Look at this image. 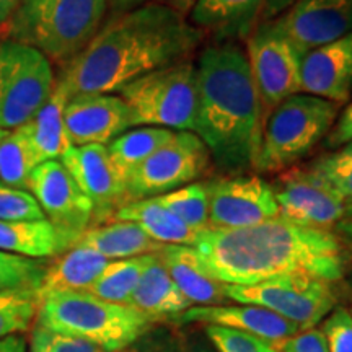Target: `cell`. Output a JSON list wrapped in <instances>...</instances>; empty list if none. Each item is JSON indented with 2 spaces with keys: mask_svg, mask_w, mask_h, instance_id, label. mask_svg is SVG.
<instances>
[{
  "mask_svg": "<svg viewBox=\"0 0 352 352\" xmlns=\"http://www.w3.org/2000/svg\"><path fill=\"white\" fill-rule=\"evenodd\" d=\"M202 33L173 8L145 3L101 26L57 82L69 98L120 91L145 74L186 59L201 44Z\"/></svg>",
  "mask_w": 352,
  "mask_h": 352,
  "instance_id": "cell-1",
  "label": "cell"
},
{
  "mask_svg": "<svg viewBox=\"0 0 352 352\" xmlns=\"http://www.w3.org/2000/svg\"><path fill=\"white\" fill-rule=\"evenodd\" d=\"M195 248L210 274L227 285H253L294 272L334 283L346 271V250L336 233L280 217L245 228L209 227Z\"/></svg>",
  "mask_w": 352,
  "mask_h": 352,
  "instance_id": "cell-2",
  "label": "cell"
},
{
  "mask_svg": "<svg viewBox=\"0 0 352 352\" xmlns=\"http://www.w3.org/2000/svg\"><path fill=\"white\" fill-rule=\"evenodd\" d=\"M199 103L195 134L227 175L256 168L264 118L248 57L235 43L206 47L199 56Z\"/></svg>",
  "mask_w": 352,
  "mask_h": 352,
  "instance_id": "cell-3",
  "label": "cell"
},
{
  "mask_svg": "<svg viewBox=\"0 0 352 352\" xmlns=\"http://www.w3.org/2000/svg\"><path fill=\"white\" fill-rule=\"evenodd\" d=\"M107 0H20L8 19L12 41L54 63H70L101 28Z\"/></svg>",
  "mask_w": 352,
  "mask_h": 352,
  "instance_id": "cell-4",
  "label": "cell"
},
{
  "mask_svg": "<svg viewBox=\"0 0 352 352\" xmlns=\"http://www.w3.org/2000/svg\"><path fill=\"white\" fill-rule=\"evenodd\" d=\"M36 324L80 338L103 352H122L155 323L131 305L101 300L85 290H63L41 297Z\"/></svg>",
  "mask_w": 352,
  "mask_h": 352,
  "instance_id": "cell-5",
  "label": "cell"
},
{
  "mask_svg": "<svg viewBox=\"0 0 352 352\" xmlns=\"http://www.w3.org/2000/svg\"><path fill=\"white\" fill-rule=\"evenodd\" d=\"M340 104L318 96L297 94L272 109L263 127V142L256 168H287L311 151L336 120Z\"/></svg>",
  "mask_w": 352,
  "mask_h": 352,
  "instance_id": "cell-6",
  "label": "cell"
},
{
  "mask_svg": "<svg viewBox=\"0 0 352 352\" xmlns=\"http://www.w3.org/2000/svg\"><path fill=\"white\" fill-rule=\"evenodd\" d=\"M134 126L195 132L199 103L197 72L191 63H178L135 78L120 90Z\"/></svg>",
  "mask_w": 352,
  "mask_h": 352,
  "instance_id": "cell-7",
  "label": "cell"
},
{
  "mask_svg": "<svg viewBox=\"0 0 352 352\" xmlns=\"http://www.w3.org/2000/svg\"><path fill=\"white\" fill-rule=\"evenodd\" d=\"M54 87L46 56L12 39L0 43V129L12 131L28 122Z\"/></svg>",
  "mask_w": 352,
  "mask_h": 352,
  "instance_id": "cell-8",
  "label": "cell"
},
{
  "mask_svg": "<svg viewBox=\"0 0 352 352\" xmlns=\"http://www.w3.org/2000/svg\"><path fill=\"white\" fill-rule=\"evenodd\" d=\"M228 300L258 305L296 323L300 331L315 328L336 307L331 283L316 276L294 272L253 285H227Z\"/></svg>",
  "mask_w": 352,
  "mask_h": 352,
  "instance_id": "cell-9",
  "label": "cell"
},
{
  "mask_svg": "<svg viewBox=\"0 0 352 352\" xmlns=\"http://www.w3.org/2000/svg\"><path fill=\"white\" fill-rule=\"evenodd\" d=\"M250 69L256 85L263 118L289 96L302 94V54L290 44L272 20L264 21L248 36Z\"/></svg>",
  "mask_w": 352,
  "mask_h": 352,
  "instance_id": "cell-10",
  "label": "cell"
},
{
  "mask_svg": "<svg viewBox=\"0 0 352 352\" xmlns=\"http://www.w3.org/2000/svg\"><path fill=\"white\" fill-rule=\"evenodd\" d=\"M209 158L208 147L195 132H176L126 179L127 204L186 186L208 170Z\"/></svg>",
  "mask_w": 352,
  "mask_h": 352,
  "instance_id": "cell-11",
  "label": "cell"
},
{
  "mask_svg": "<svg viewBox=\"0 0 352 352\" xmlns=\"http://www.w3.org/2000/svg\"><path fill=\"white\" fill-rule=\"evenodd\" d=\"M28 191L60 235L65 250L76 246L94 226V206L60 160L38 165L30 175Z\"/></svg>",
  "mask_w": 352,
  "mask_h": 352,
  "instance_id": "cell-12",
  "label": "cell"
},
{
  "mask_svg": "<svg viewBox=\"0 0 352 352\" xmlns=\"http://www.w3.org/2000/svg\"><path fill=\"white\" fill-rule=\"evenodd\" d=\"M209 227L245 228L279 217L274 188L258 176H232L206 183Z\"/></svg>",
  "mask_w": 352,
  "mask_h": 352,
  "instance_id": "cell-13",
  "label": "cell"
},
{
  "mask_svg": "<svg viewBox=\"0 0 352 352\" xmlns=\"http://www.w3.org/2000/svg\"><path fill=\"white\" fill-rule=\"evenodd\" d=\"M279 217L303 227L328 228L342 217L347 202L310 168L290 170L274 188Z\"/></svg>",
  "mask_w": 352,
  "mask_h": 352,
  "instance_id": "cell-14",
  "label": "cell"
},
{
  "mask_svg": "<svg viewBox=\"0 0 352 352\" xmlns=\"http://www.w3.org/2000/svg\"><path fill=\"white\" fill-rule=\"evenodd\" d=\"M60 162L94 206V226L113 217L127 204L126 182L114 166L107 145L70 147Z\"/></svg>",
  "mask_w": 352,
  "mask_h": 352,
  "instance_id": "cell-15",
  "label": "cell"
},
{
  "mask_svg": "<svg viewBox=\"0 0 352 352\" xmlns=\"http://www.w3.org/2000/svg\"><path fill=\"white\" fill-rule=\"evenodd\" d=\"M272 23L303 56L352 33V0H294Z\"/></svg>",
  "mask_w": 352,
  "mask_h": 352,
  "instance_id": "cell-16",
  "label": "cell"
},
{
  "mask_svg": "<svg viewBox=\"0 0 352 352\" xmlns=\"http://www.w3.org/2000/svg\"><path fill=\"white\" fill-rule=\"evenodd\" d=\"M64 122L74 147L107 145L134 126L126 101L111 94H87L69 98Z\"/></svg>",
  "mask_w": 352,
  "mask_h": 352,
  "instance_id": "cell-17",
  "label": "cell"
},
{
  "mask_svg": "<svg viewBox=\"0 0 352 352\" xmlns=\"http://www.w3.org/2000/svg\"><path fill=\"white\" fill-rule=\"evenodd\" d=\"M302 91L341 104L352 96V33L308 51L300 64Z\"/></svg>",
  "mask_w": 352,
  "mask_h": 352,
  "instance_id": "cell-18",
  "label": "cell"
},
{
  "mask_svg": "<svg viewBox=\"0 0 352 352\" xmlns=\"http://www.w3.org/2000/svg\"><path fill=\"white\" fill-rule=\"evenodd\" d=\"M294 0H199L192 8V25L219 39L248 38L264 21Z\"/></svg>",
  "mask_w": 352,
  "mask_h": 352,
  "instance_id": "cell-19",
  "label": "cell"
},
{
  "mask_svg": "<svg viewBox=\"0 0 352 352\" xmlns=\"http://www.w3.org/2000/svg\"><path fill=\"white\" fill-rule=\"evenodd\" d=\"M173 324L202 323L219 324L241 331L252 333L254 336L277 344L287 341L300 331L292 321L283 318L274 311L258 305H196L188 308L182 315L170 320Z\"/></svg>",
  "mask_w": 352,
  "mask_h": 352,
  "instance_id": "cell-20",
  "label": "cell"
},
{
  "mask_svg": "<svg viewBox=\"0 0 352 352\" xmlns=\"http://www.w3.org/2000/svg\"><path fill=\"white\" fill-rule=\"evenodd\" d=\"M166 271L182 294L195 305H222L228 300L226 284L219 283L201 261L195 246L164 245L158 250Z\"/></svg>",
  "mask_w": 352,
  "mask_h": 352,
  "instance_id": "cell-21",
  "label": "cell"
},
{
  "mask_svg": "<svg viewBox=\"0 0 352 352\" xmlns=\"http://www.w3.org/2000/svg\"><path fill=\"white\" fill-rule=\"evenodd\" d=\"M127 305L147 316L152 323H157L173 320L191 308L192 303L173 283L158 253H153Z\"/></svg>",
  "mask_w": 352,
  "mask_h": 352,
  "instance_id": "cell-22",
  "label": "cell"
},
{
  "mask_svg": "<svg viewBox=\"0 0 352 352\" xmlns=\"http://www.w3.org/2000/svg\"><path fill=\"white\" fill-rule=\"evenodd\" d=\"M67 101L69 96L65 90L59 82H56L54 90L46 103L32 120L20 126L28 139L38 165L50 160H60V157L74 147L64 122V109Z\"/></svg>",
  "mask_w": 352,
  "mask_h": 352,
  "instance_id": "cell-23",
  "label": "cell"
},
{
  "mask_svg": "<svg viewBox=\"0 0 352 352\" xmlns=\"http://www.w3.org/2000/svg\"><path fill=\"white\" fill-rule=\"evenodd\" d=\"M109 259L87 246L76 245L47 266L41 284L38 287V297L63 290H87L98 279Z\"/></svg>",
  "mask_w": 352,
  "mask_h": 352,
  "instance_id": "cell-24",
  "label": "cell"
},
{
  "mask_svg": "<svg viewBox=\"0 0 352 352\" xmlns=\"http://www.w3.org/2000/svg\"><path fill=\"white\" fill-rule=\"evenodd\" d=\"M114 220L134 222L160 245L195 246L199 233L191 230L157 197L139 199L122 206L113 215Z\"/></svg>",
  "mask_w": 352,
  "mask_h": 352,
  "instance_id": "cell-25",
  "label": "cell"
},
{
  "mask_svg": "<svg viewBox=\"0 0 352 352\" xmlns=\"http://www.w3.org/2000/svg\"><path fill=\"white\" fill-rule=\"evenodd\" d=\"M76 245L87 246L108 259L144 256L157 253L164 246L152 240L138 223L126 220H114L107 226L88 228Z\"/></svg>",
  "mask_w": 352,
  "mask_h": 352,
  "instance_id": "cell-26",
  "label": "cell"
},
{
  "mask_svg": "<svg viewBox=\"0 0 352 352\" xmlns=\"http://www.w3.org/2000/svg\"><path fill=\"white\" fill-rule=\"evenodd\" d=\"M0 252L46 259L65 253V245L50 220H0Z\"/></svg>",
  "mask_w": 352,
  "mask_h": 352,
  "instance_id": "cell-27",
  "label": "cell"
},
{
  "mask_svg": "<svg viewBox=\"0 0 352 352\" xmlns=\"http://www.w3.org/2000/svg\"><path fill=\"white\" fill-rule=\"evenodd\" d=\"M175 134L176 131L152 126L126 131L108 144L109 157L126 182L148 157L168 144Z\"/></svg>",
  "mask_w": 352,
  "mask_h": 352,
  "instance_id": "cell-28",
  "label": "cell"
},
{
  "mask_svg": "<svg viewBox=\"0 0 352 352\" xmlns=\"http://www.w3.org/2000/svg\"><path fill=\"white\" fill-rule=\"evenodd\" d=\"M152 254L153 253L109 261L98 279L85 292L101 298V300L127 305L135 287H138L140 276H142L147 264L151 263Z\"/></svg>",
  "mask_w": 352,
  "mask_h": 352,
  "instance_id": "cell-29",
  "label": "cell"
},
{
  "mask_svg": "<svg viewBox=\"0 0 352 352\" xmlns=\"http://www.w3.org/2000/svg\"><path fill=\"white\" fill-rule=\"evenodd\" d=\"M38 164L21 127L7 131L0 140V184L28 189V179Z\"/></svg>",
  "mask_w": 352,
  "mask_h": 352,
  "instance_id": "cell-30",
  "label": "cell"
},
{
  "mask_svg": "<svg viewBox=\"0 0 352 352\" xmlns=\"http://www.w3.org/2000/svg\"><path fill=\"white\" fill-rule=\"evenodd\" d=\"M155 197L191 230L201 233L209 228V196L206 183L186 184Z\"/></svg>",
  "mask_w": 352,
  "mask_h": 352,
  "instance_id": "cell-31",
  "label": "cell"
},
{
  "mask_svg": "<svg viewBox=\"0 0 352 352\" xmlns=\"http://www.w3.org/2000/svg\"><path fill=\"white\" fill-rule=\"evenodd\" d=\"M38 308L39 297L34 289L0 292V340L28 331L36 320Z\"/></svg>",
  "mask_w": 352,
  "mask_h": 352,
  "instance_id": "cell-32",
  "label": "cell"
},
{
  "mask_svg": "<svg viewBox=\"0 0 352 352\" xmlns=\"http://www.w3.org/2000/svg\"><path fill=\"white\" fill-rule=\"evenodd\" d=\"M50 263L0 252V292L3 290H38Z\"/></svg>",
  "mask_w": 352,
  "mask_h": 352,
  "instance_id": "cell-33",
  "label": "cell"
},
{
  "mask_svg": "<svg viewBox=\"0 0 352 352\" xmlns=\"http://www.w3.org/2000/svg\"><path fill=\"white\" fill-rule=\"evenodd\" d=\"M308 168L320 175L347 204L352 202V142L316 158Z\"/></svg>",
  "mask_w": 352,
  "mask_h": 352,
  "instance_id": "cell-34",
  "label": "cell"
},
{
  "mask_svg": "<svg viewBox=\"0 0 352 352\" xmlns=\"http://www.w3.org/2000/svg\"><path fill=\"white\" fill-rule=\"evenodd\" d=\"M204 334L217 352H277L272 342L241 329L206 324Z\"/></svg>",
  "mask_w": 352,
  "mask_h": 352,
  "instance_id": "cell-35",
  "label": "cell"
},
{
  "mask_svg": "<svg viewBox=\"0 0 352 352\" xmlns=\"http://www.w3.org/2000/svg\"><path fill=\"white\" fill-rule=\"evenodd\" d=\"M28 352H103L98 346L80 338L52 331L36 324L28 341Z\"/></svg>",
  "mask_w": 352,
  "mask_h": 352,
  "instance_id": "cell-36",
  "label": "cell"
},
{
  "mask_svg": "<svg viewBox=\"0 0 352 352\" xmlns=\"http://www.w3.org/2000/svg\"><path fill=\"white\" fill-rule=\"evenodd\" d=\"M38 201L30 191L0 184V220H44Z\"/></svg>",
  "mask_w": 352,
  "mask_h": 352,
  "instance_id": "cell-37",
  "label": "cell"
},
{
  "mask_svg": "<svg viewBox=\"0 0 352 352\" xmlns=\"http://www.w3.org/2000/svg\"><path fill=\"white\" fill-rule=\"evenodd\" d=\"M329 352H352V314L344 307L333 308L321 328Z\"/></svg>",
  "mask_w": 352,
  "mask_h": 352,
  "instance_id": "cell-38",
  "label": "cell"
},
{
  "mask_svg": "<svg viewBox=\"0 0 352 352\" xmlns=\"http://www.w3.org/2000/svg\"><path fill=\"white\" fill-rule=\"evenodd\" d=\"M126 352H184L182 338L168 327H153L144 333Z\"/></svg>",
  "mask_w": 352,
  "mask_h": 352,
  "instance_id": "cell-39",
  "label": "cell"
},
{
  "mask_svg": "<svg viewBox=\"0 0 352 352\" xmlns=\"http://www.w3.org/2000/svg\"><path fill=\"white\" fill-rule=\"evenodd\" d=\"M283 352H329V349L321 329L310 328L284 341Z\"/></svg>",
  "mask_w": 352,
  "mask_h": 352,
  "instance_id": "cell-40",
  "label": "cell"
},
{
  "mask_svg": "<svg viewBox=\"0 0 352 352\" xmlns=\"http://www.w3.org/2000/svg\"><path fill=\"white\" fill-rule=\"evenodd\" d=\"M349 142H352V103L342 111L340 120L336 124H333L327 138V145L329 148L341 147Z\"/></svg>",
  "mask_w": 352,
  "mask_h": 352,
  "instance_id": "cell-41",
  "label": "cell"
},
{
  "mask_svg": "<svg viewBox=\"0 0 352 352\" xmlns=\"http://www.w3.org/2000/svg\"><path fill=\"white\" fill-rule=\"evenodd\" d=\"M334 233L344 246L346 253H349L352 256V202L346 206L344 214L334 226Z\"/></svg>",
  "mask_w": 352,
  "mask_h": 352,
  "instance_id": "cell-42",
  "label": "cell"
},
{
  "mask_svg": "<svg viewBox=\"0 0 352 352\" xmlns=\"http://www.w3.org/2000/svg\"><path fill=\"white\" fill-rule=\"evenodd\" d=\"M183 349L184 352H217V349L209 341L206 334L201 333H189L188 336H183Z\"/></svg>",
  "mask_w": 352,
  "mask_h": 352,
  "instance_id": "cell-43",
  "label": "cell"
},
{
  "mask_svg": "<svg viewBox=\"0 0 352 352\" xmlns=\"http://www.w3.org/2000/svg\"><path fill=\"white\" fill-rule=\"evenodd\" d=\"M0 352H28V341L23 334H13L0 340Z\"/></svg>",
  "mask_w": 352,
  "mask_h": 352,
  "instance_id": "cell-44",
  "label": "cell"
},
{
  "mask_svg": "<svg viewBox=\"0 0 352 352\" xmlns=\"http://www.w3.org/2000/svg\"><path fill=\"white\" fill-rule=\"evenodd\" d=\"M199 0H158V3H164V6L173 8L175 12L182 13L183 16H186L188 13H191L196 3Z\"/></svg>",
  "mask_w": 352,
  "mask_h": 352,
  "instance_id": "cell-45",
  "label": "cell"
},
{
  "mask_svg": "<svg viewBox=\"0 0 352 352\" xmlns=\"http://www.w3.org/2000/svg\"><path fill=\"white\" fill-rule=\"evenodd\" d=\"M107 2H109V6H111L114 10L122 13V12H129L138 7L145 6L147 0H107Z\"/></svg>",
  "mask_w": 352,
  "mask_h": 352,
  "instance_id": "cell-46",
  "label": "cell"
},
{
  "mask_svg": "<svg viewBox=\"0 0 352 352\" xmlns=\"http://www.w3.org/2000/svg\"><path fill=\"white\" fill-rule=\"evenodd\" d=\"M19 3L20 0H0V16L6 21H8L12 13L15 12L16 7H19Z\"/></svg>",
  "mask_w": 352,
  "mask_h": 352,
  "instance_id": "cell-47",
  "label": "cell"
},
{
  "mask_svg": "<svg viewBox=\"0 0 352 352\" xmlns=\"http://www.w3.org/2000/svg\"><path fill=\"white\" fill-rule=\"evenodd\" d=\"M6 129H0V140H2V138H3V135H6Z\"/></svg>",
  "mask_w": 352,
  "mask_h": 352,
  "instance_id": "cell-48",
  "label": "cell"
},
{
  "mask_svg": "<svg viewBox=\"0 0 352 352\" xmlns=\"http://www.w3.org/2000/svg\"><path fill=\"white\" fill-rule=\"evenodd\" d=\"M3 23H7V21H6V20H3V19H2V16H0V26H2Z\"/></svg>",
  "mask_w": 352,
  "mask_h": 352,
  "instance_id": "cell-49",
  "label": "cell"
},
{
  "mask_svg": "<svg viewBox=\"0 0 352 352\" xmlns=\"http://www.w3.org/2000/svg\"><path fill=\"white\" fill-rule=\"evenodd\" d=\"M351 314H352V310H351Z\"/></svg>",
  "mask_w": 352,
  "mask_h": 352,
  "instance_id": "cell-50",
  "label": "cell"
}]
</instances>
